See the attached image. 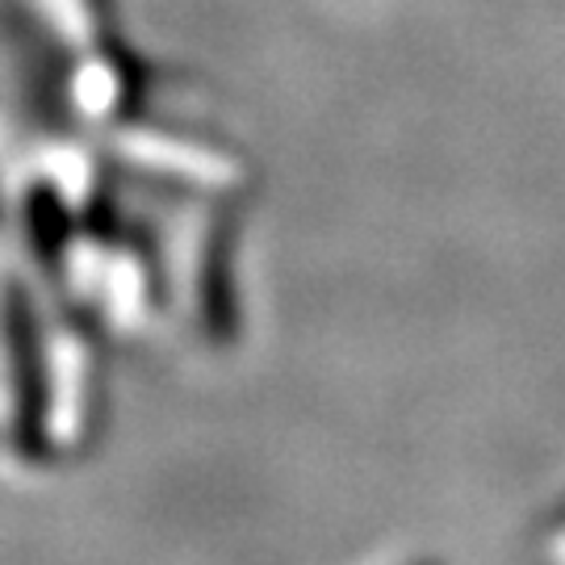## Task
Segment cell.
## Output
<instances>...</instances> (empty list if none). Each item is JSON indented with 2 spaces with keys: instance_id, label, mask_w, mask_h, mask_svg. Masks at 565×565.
I'll return each instance as SVG.
<instances>
[]
</instances>
